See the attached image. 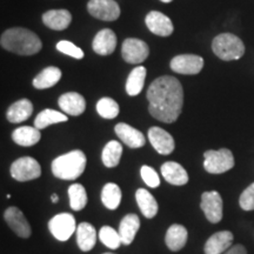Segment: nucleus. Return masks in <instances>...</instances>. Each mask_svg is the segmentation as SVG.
Instances as JSON below:
<instances>
[{"label": "nucleus", "instance_id": "obj_1", "mask_svg": "<svg viewBox=\"0 0 254 254\" xmlns=\"http://www.w3.org/2000/svg\"><path fill=\"white\" fill-rule=\"evenodd\" d=\"M148 111L159 122L174 123L179 118L184 105V90L180 81L164 75L152 82L147 90Z\"/></svg>", "mask_w": 254, "mask_h": 254}, {"label": "nucleus", "instance_id": "obj_2", "mask_svg": "<svg viewBox=\"0 0 254 254\" xmlns=\"http://www.w3.org/2000/svg\"><path fill=\"white\" fill-rule=\"evenodd\" d=\"M2 49L19 56H33L39 52L43 43L36 33L24 27L6 30L0 38Z\"/></svg>", "mask_w": 254, "mask_h": 254}, {"label": "nucleus", "instance_id": "obj_3", "mask_svg": "<svg viewBox=\"0 0 254 254\" xmlns=\"http://www.w3.org/2000/svg\"><path fill=\"white\" fill-rule=\"evenodd\" d=\"M86 155L80 150L59 155L52 161L51 168L55 177L62 180H75L86 168Z\"/></svg>", "mask_w": 254, "mask_h": 254}, {"label": "nucleus", "instance_id": "obj_4", "mask_svg": "<svg viewBox=\"0 0 254 254\" xmlns=\"http://www.w3.org/2000/svg\"><path fill=\"white\" fill-rule=\"evenodd\" d=\"M212 50L218 58L225 62H232V60L240 59L244 56L245 45L236 34L222 33L214 38Z\"/></svg>", "mask_w": 254, "mask_h": 254}, {"label": "nucleus", "instance_id": "obj_5", "mask_svg": "<svg viewBox=\"0 0 254 254\" xmlns=\"http://www.w3.org/2000/svg\"><path fill=\"white\" fill-rule=\"evenodd\" d=\"M204 158V167L208 173L221 174L234 167V157L228 148L206 151Z\"/></svg>", "mask_w": 254, "mask_h": 254}, {"label": "nucleus", "instance_id": "obj_6", "mask_svg": "<svg viewBox=\"0 0 254 254\" xmlns=\"http://www.w3.org/2000/svg\"><path fill=\"white\" fill-rule=\"evenodd\" d=\"M11 176L18 182H30L38 179L41 174V167L34 158H19L11 165Z\"/></svg>", "mask_w": 254, "mask_h": 254}, {"label": "nucleus", "instance_id": "obj_7", "mask_svg": "<svg viewBox=\"0 0 254 254\" xmlns=\"http://www.w3.org/2000/svg\"><path fill=\"white\" fill-rule=\"evenodd\" d=\"M77 222L72 214H57L49 221V230L52 236L59 241H66L74 232H77Z\"/></svg>", "mask_w": 254, "mask_h": 254}, {"label": "nucleus", "instance_id": "obj_8", "mask_svg": "<svg viewBox=\"0 0 254 254\" xmlns=\"http://www.w3.org/2000/svg\"><path fill=\"white\" fill-rule=\"evenodd\" d=\"M87 11L94 18L104 21H114L120 17V7L116 0H90Z\"/></svg>", "mask_w": 254, "mask_h": 254}, {"label": "nucleus", "instance_id": "obj_9", "mask_svg": "<svg viewBox=\"0 0 254 254\" xmlns=\"http://www.w3.org/2000/svg\"><path fill=\"white\" fill-rule=\"evenodd\" d=\"M122 55L126 63L141 64L147 59L150 50L145 41L136 38H128L123 43Z\"/></svg>", "mask_w": 254, "mask_h": 254}, {"label": "nucleus", "instance_id": "obj_10", "mask_svg": "<svg viewBox=\"0 0 254 254\" xmlns=\"http://www.w3.org/2000/svg\"><path fill=\"white\" fill-rule=\"evenodd\" d=\"M222 198L217 190H208L201 195V207L206 218L212 224H218L222 219Z\"/></svg>", "mask_w": 254, "mask_h": 254}, {"label": "nucleus", "instance_id": "obj_11", "mask_svg": "<svg viewBox=\"0 0 254 254\" xmlns=\"http://www.w3.org/2000/svg\"><path fill=\"white\" fill-rule=\"evenodd\" d=\"M204 67V59L196 55H180L171 60V68L179 74H198Z\"/></svg>", "mask_w": 254, "mask_h": 254}, {"label": "nucleus", "instance_id": "obj_12", "mask_svg": "<svg viewBox=\"0 0 254 254\" xmlns=\"http://www.w3.org/2000/svg\"><path fill=\"white\" fill-rule=\"evenodd\" d=\"M5 221L7 222V225L12 231L20 238H28L31 236L32 230L30 224H28L27 219L25 218L23 212L20 211L18 207L11 206L5 211L4 213Z\"/></svg>", "mask_w": 254, "mask_h": 254}, {"label": "nucleus", "instance_id": "obj_13", "mask_svg": "<svg viewBox=\"0 0 254 254\" xmlns=\"http://www.w3.org/2000/svg\"><path fill=\"white\" fill-rule=\"evenodd\" d=\"M148 140L158 153L163 155L171 154L176 148L173 136L160 127H151L148 129Z\"/></svg>", "mask_w": 254, "mask_h": 254}, {"label": "nucleus", "instance_id": "obj_14", "mask_svg": "<svg viewBox=\"0 0 254 254\" xmlns=\"http://www.w3.org/2000/svg\"><path fill=\"white\" fill-rule=\"evenodd\" d=\"M146 26L152 33L159 37H168L173 33V24L171 19L158 11H151L145 18Z\"/></svg>", "mask_w": 254, "mask_h": 254}, {"label": "nucleus", "instance_id": "obj_15", "mask_svg": "<svg viewBox=\"0 0 254 254\" xmlns=\"http://www.w3.org/2000/svg\"><path fill=\"white\" fill-rule=\"evenodd\" d=\"M58 105L63 112L68 116H80L86 110L85 98L77 92H68V93L60 95Z\"/></svg>", "mask_w": 254, "mask_h": 254}, {"label": "nucleus", "instance_id": "obj_16", "mask_svg": "<svg viewBox=\"0 0 254 254\" xmlns=\"http://www.w3.org/2000/svg\"><path fill=\"white\" fill-rule=\"evenodd\" d=\"M233 239V233L230 231L217 232L206 241L204 247L205 254H224L232 247Z\"/></svg>", "mask_w": 254, "mask_h": 254}, {"label": "nucleus", "instance_id": "obj_17", "mask_svg": "<svg viewBox=\"0 0 254 254\" xmlns=\"http://www.w3.org/2000/svg\"><path fill=\"white\" fill-rule=\"evenodd\" d=\"M114 131H116V134L119 136L120 140L128 147L140 148L146 144L145 135L139 129L127 125L125 123H120L118 125H116Z\"/></svg>", "mask_w": 254, "mask_h": 254}, {"label": "nucleus", "instance_id": "obj_18", "mask_svg": "<svg viewBox=\"0 0 254 254\" xmlns=\"http://www.w3.org/2000/svg\"><path fill=\"white\" fill-rule=\"evenodd\" d=\"M117 46V37L116 33L110 28H105L98 32L97 36L94 37L92 47L97 55L99 56H109L114 52Z\"/></svg>", "mask_w": 254, "mask_h": 254}, {"label": "nucleus", "instance_id": "obj_19", "mask_svg": "<svg viewBox=\"0 0 254 254\" xmlns=\"http://www.w3.org/2000/svg\"><path fill=\"white\" fill-rule=\"evenodd\" d=\"M71 21L72 14L67 9H51L43 14V23L55 31L66 30Z\"/></svg>", "mask_w": 254, "mask_h": 254}, {"label": "nucleus", "instance_id": "obj_20", "mask_svg": "<svg viewBox=\"0 0 254 254\" xmlns=\"http://www.w3.org/2000/svg\"><path fill=\"white\" fill-rule=\"evenodd\" d=\"M161 174L168 184L174 186H184L189 183V174L182 165L176 161H167L161 166Z\"/></svg>", "mask_w": 254, "mask_h": 254}, {"label": "nucleus", "instance_id": "obj_21", "mask_svg": "<svg viewBox=\"0 0 254 254\" xmlns=\"http://www.w3.org/2000/svg\"><path fill=\"white\" fill-rule=\"evenodd\" d=\"M187 230L183 225L173 224L168 227L166 232V236H165V243L168 249L173 252H178L182 249H184L187 243Z\"/></svg>", "mask_w": 254, "mask_h": 254}, {"label": "nucleus", "instance_id": "obj_22", "mask_svg": "<svg viewBox=\"0 0 254 254\" xmlns=\"http://www.w3.org/2000/svg\"><path fill=\"white\" fill-rule=\"evenodd\" d=\"M140 227V220L136 214H127L123 218L119 225V234L123 245H131L134 240L135 234Z\"/></svg>", "mask_w": 254, "mask_h": 254}, {"label": "nucleus", "instance_id": "obj_23", "mask_svg": "<svg viewBox=\"0 0 254 254\" xmlns=\"http://www.w3.org/2000/svg\"><path fill=\"white\" fill-rule=\"evenodd\" d=\"M32 113H33V104L28 99H20L8 107L6 117L9 123L18 124L27 120Z\"/></svg>", "mask_w": 254, "mask_h": 254}, {"label": "nucleus", "instance_id": "obj_24", "mask_svg": "<svg viewBox=\"0 0 254 254\" xmlns=\"http://www.w3.org/2000/svg\"><path fill=\"white\" fill-rule=\"evenodd\" d=\"M40 138V129H38L37 127L21 126L14 129L12 133V139L15 144L24 146V147H30V146L38 144Z\"/></svg>", "mask_w": 254, "mask_h": 254}, {"label": "nucleus", "instance_id": "obj_25", "mask_svg": "<svg viewBox=\"0 0 254 254\" xmlns=\"http://www.w3.org/2000/svg\"><path fill=\"white\" fill-rule=\"evenodd\" d=\"M77 243L82 252H88L97 243V231L88 222H81L77 227Z\"/></svg>", "mask_w": 254, "mask_h": 254}, {"label": "nucleus", "instance_id": "obj_26", "mask_svg": "<svg viewBox=\"0 0 254 254\" xmlns=\"http://www.w3.org/2000/svg\"><path fill=\"white\" fill-rule=\"evenodd\" d=\"M135 199L138 202L142 215L147 219H152L158 213V202L153 195L145 189H139L135 192Z\"/></svg>", "mask_w": 254, "mask_h": 254}, {"label": "nucleus", "instance_id": "obj_27", "mask_svg": "<svg viewBox=\"0 0 254 254\" xmlns=\"http://www.w3.org/2000/svg\"><path fill=\"white\" fill-rule=\"evenodd\" d=\"M62 71L58 67H55V66H50V67H46L43 69L39 74L37 75L36 78L33 79V86L37 88V90H45V88L53 87L59 82L60 79H62Z\"/></svg>", "mask_w": 254, "mask_h": 254}, {"label": "nucleus", "instance_id": "obj_28", "mask_svg": "<svg viewBox=\"0 0 254 254\" xmlns=\"http://www.w3.org/2000/svg\"><path fill=\"white\" fill-rule=\"evenodd\" d=\"M146 74H147V71L144 66H136L135 68L132 69L126 81L127 94L131 95V97L140 94L142 88H144Z\"/></svg>", "mask_w": 254, "mask_h": 254}, {"label": "nucleus", "instance_id": "obj_29", "mask_svg": "<svg viewBox=\"0 0 254 254\" xmlns=\"http://www.w3.org/2000/svg\"><path fill=\"white\" fill-rule=\"evenodd\" d=\"M122 154H123L122 144L116 140H111L105 145L103 153H101V160H103V164L105 166L109 168H113L119 165Z\"/></svg>", "mask_w": 254, "mask_h": 254}, {"label": "nucleus", "instance_id": "obj_30", "mask_svg": "<svg viewBox=\"0 0 254 254\" xmlns=\"http://www.w3.org/2000/svg\"><path fill=\"white\" fill-rule=\"evenodd\" d=\"M67 116L62 112H58L56 110H44L38 114L34 120V127H37L38 129H44L47 126L55 125V124L59 123H65L67 122Z\"/></svg>", "mask_w": 254, "mask_h": 254}, {"label": "nucleus", "instance_id": "obj_31", "mask_svg": "<svg viewBox=\"0 0 254 254\" xmlns=\"http://www.w3.org/2000/svg\"><path fill=\"white\" fill-rule=\"evenodd\" d=\"M122 201V190L117 184L109 183L103 187L101 190V202L109 209H116L119 207Z\"/></svg>", "mask_w": 254, "mask_h": 254}, {"label": "nucleus", "instance_id": "obj_32", "mask_svg": "<svg viewBox=\"0 0 254 254\" xmlns=\"http://www.w3.org/2000/svg\"><path fill=\"white\" fill-rule=\"evenodd\" d=\"M69 205L74 211H81L87 204V193L81 184H73L68 187Z\"/></svg>", "mask_w": 254, "mask_h": 254}, {"label": "nucleus", "instance_id": "obj_33", "mask_svg": "<svg viewBox=\"0 0 254 254\" xmlns=\"http://www.w3.org/2000/svg\"><path fill=\"white\" fill-rule=\"evenodd\" d=\"M119 105L112 98L105 97L97 103V112L104 119H114L119 114Z\"/></svg>", "mask_w": 254, "mask_h": 254}, {"label": "nucleus", "instance_id": "obj_34", "mask_svg": "<svg viewBox=\"0 0 254 254\" xmlns=\"http://www.w3.org/2000/svg\"><path fill=\"white\" fill-rule=\"evenodd\" d=\"M99 239L105 246L111 250L119 249L122 245V238L119 232H117L111 226H103L99 231Z\"/></svg>", "mask_w": 254, "mask_h": 254}, {"label": "nucleus", "instance_id": "obj_35", "mask_svg": "<svg viewBox=\"0 0 254 254\" xmlns=\"http://www.w3.org/2000/svg\"><path fill=\"white\" fill-rule=\"evenodd\" d=\"M57 50L59 52L64 53V55L72 57L75 59H82L84 58V52L81 49H79L78 46H75L74 44L67 40H62L57 44Z\"/></svg>", "mask_w": 254, "mask_h": 254}, {"label": "nucleus", "instance_id": "obj_36", "mask_svg": "<svg viewBox=\"0 0 254 254\" xmlns=\"http://www.w3.org/2000/svg\"><path fill=\"white\" fill-rule=\"evenodd\" d=\"M140 176L141 179L144 180V183L148 187L155 189V187L160 185V179H159L158 173L155 172L151 166H146V165H144V166L140 168Z\"/></svg>", "mask_w": 254, "mask_h": 254}, {"label": "nucleus", "instance_id": "obj_37", "mask_svg": "<svg viewBox=\"0 0 254 254\" xmlns=\"http://www.w3.org/2000/svg\"><path fill=\"white\" fill-rule=\"evenodd\" d=\"M239 205L244 211H254V183L241 193Z\"/></svg>", "mask_w": 254, "mask_h": 254}, {"label": "nucleus", "instance_id": "obj_38", "mask_svg": "<svg viewBox=\"0 0 254 254\" xmlns=\"http://www.w3.org/2000/svg\"><path fill=\"white\" fill-rule=\"evenodd\" d=\"M224 254H247V250L243 245H234L228 249Z\"/></svg>", "mask_w": 254, "mask_h": 254}, {"label": "nucleus", "instance_id": "obj_39", "mask_svg": "<svg viewBox=\"0 0 254 254\" xmlns=\"http://www.w3.org/2000/svg\"><path fill=\"white\" fill-rule=\"evenodd\" d=\"M51 200H52V202H55V204H57V202H58V195L56 194H53L52 196H51Z\"/></svg>", "mask_w": 254, "mask_h": 254}, {"label": "nucleus", "instance_id": "obj_40", "mask_svg": "<svg viewBox=\"0 0 254 254\" xmlns=\"http://www.w3.org/2000/svg\"><path fill=\"white\" fill-rule=\"evenodd\" d=\"M160 1H163V2H166V4H167V2H171V1H172V0H160Z\"/></svg>", "mask_w": 254, "mask_h": 254}, {"label": "nucleus", "instance_id": "obj_41", "mask_svg": "<svg viewBox=\"0 0 254 254\" xmlns=\"http://www.w3.org/2000/svg\"><path fill=\"white\" fill-rule=\"evenodd\" d=\"M104 254H113V253H104Z\"/></svg>", "mask_w": 254, "mask_h": 254}]
</instances>
